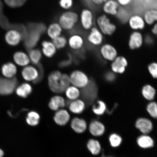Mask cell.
I'll list each match as a JSON object with an SVG mask.
<instances>
[{
  "mask_svg": "<svg viewBox=\"0 0 157 157\" xmlns=\"http://www.w3.org/2000/svg\"><path fill=\"white\" fill-rule=\"evenodd\" d=\"M144 42H146V44L148 45H151L153 44L154 42L153 39L150 36H147L146 38H144Z\"/></svg>",
  "mask_w": 157,
  "mask_h": 157,
  "instance_id": "7dc6e473",
  "label": "cell"
},
{
  "mask_svg": "<svg viewBox=\"0 0 157 157\" xmlns=\"http://www.w3.org/2000/svg\"><path fill=\"white\" fill-rule=\"evenodd\" d=\"M79 19V16L75 12L68 10L59 16L58 22L63 29L69 31L75 28Z\"/></svg>",
  "mask_w": 157,
  "mask_h": 157,
  "instance_id": "277c9868",
  "label": "cell"
},
{
  "mask_svg": "<svg viewBox=\"0 0 157 157\" xmlns=\"http://www.w3.org/2000/svg\"><path fill=\"white\" fill-rule=\"evenodd\" d=\"M143 97L149 101H152L155 99L156 91L155 88L150 84H147L143 87L142 90Z\"/></svg>",
  "mask_w": 157,
  "mask_h": 157,
  "instance_id": "f546056e",
  "label": "cell"
},
{
  "mask_svg": "<svg viewBox=\"0 0 157 157\" xmlns=\"http://www.w3.org/2000/svg\"><path fill=\"white\" fill-rule=\"evenodd\" d=\"M52 42L57 50H61L65 48L67 44V39L63 35L52 40Z\"/></svg>",
  "mask_w": 157,
  "mask_h": 157,
  "instance_id": "8d00e7d4",
  "label": "cell"
},
{
  "mask_svg": "<svg viewBox=\"0 0 157 157\" xmlns=\"http://www.w3.org/2000/svg\"><path fill=\"white\" fill-rule=\"evenodd\" d=\"M105 78L108 82H113L116 78L115 74L112 71L108 72L105 75Z\"/></svg>",
  "mask_w": 157,
  "mask_h": 157,
  "instance_id": "f6af8a7d",
  "label": "cell"
},
{
  "mask_svg": "<svg viewBox=\"0 0 157 157\" xmlns=\"http://www.w3.org/2000/svg\"><path fill=\"white\" fill-rule=\"evenodd\" d=\"M87 148L92 154L97 155L99 154L101 150V145L97 140L91 139L87 143Z\"/></svg>",
  "mask_w": 157,
  "mask_h": 157,
  "instance_id": "e575fe53",
  "label": "cell"
},
{
  "mask_svg": "<svg viewBox=\"0 0 157 157\" xmlns=\"http://www.w3.org/2000/svg\"><path fill=\"white\" fill-rule=\"evenodd\" d=\"M63 30L61 26L58 22L51 23L46 28L47 35L52 40L62 35Z\"/></svg>",
  "mask_w": 157,
  "mask_h": 157,
  "instance_id": "603a6c76",
  "label": "cell"
},
{
  "mask_svg": "<svg viewBox=\"0 0 157 157\" xmlns=\"http://www.w3.org/2000/svg\"><path fill=\"white\" fill-rule=\"evenodd\" d=\"M127 23L129 28L132 31H142L147 25L143 15L138 13H134L129 16Z\"/></svg>",
  "mask_w": 157,
  "mask_h": 157,
  "instance_id": "ba28073f",
  "label": "cell"
},
{
  "mask_svg": "<svg viewBox=\"0 0 157 157\" xmlns=\"http://www.w3.org/2000/svg\"><path fill=\"white\" fill-rule=\"evenodd\" d=\"M48 83L50 91L56 94L64 93L71 85L69 75L58 70L54 71L49 74Z\"/></svg>",
  "mask_w": 157,
  "mask_h": 157,
  "instance_id": "6da1fadb",
  "label": "cell"
},
{
  "mask_svg": "<svg viewBox=\"0 0 157 157\" xmlns=\"http://www.w3.org/2000/svg\"><path fill=\"white\" fill-rule=\"evenodd\" d=\"M81 90L82 99L86 103L93 102L95 99L97 94V87L95 83L91 80L87 87Z\"/></svg>",
  "mask_w": 157,
  "mask_h": 157,
  "instance_id": "5bb4252c",
  "label": "cell"
},
{
  "mask_svg": "<svg viewBox=\"0 0 157 157\" xmlns=\"http://www.w3.org/2000/svg\"><path fill=\"white\" fill-rule=\"evenodd\" d=\"M67 44L72 50L78 52L83 49L84 45V39L82 35L74 34L68 38Z\"/></svg>",
  "mask_w": 157,
  "mask_h": 157,
  "instance_id": "e0dca14e",
  "label": "cell"
},
{
  "mask_svg": "<svg viewBox=\"0 0 157 157\" xmlns=\"http://www.w3.org/2000/svg\"><path fill=\"white\" fill-rule=\"evenodd\" d=\"M99 53L104 59L112 62L117 56V49L109 43L103 44L100 47Z\"/></svg>",
  "mask_w": 157,
  "mask_h": 157,
  "instance_id": "7c38bea8",
  "label": "cell"
},
{
  "mask_svg": "<svg viewBox=\"0 0 157 157\" xmlns=\"http://www.w3.org/2000/svg\"><path fill=\"white\" fill-rule=\"evenodd\" d=\"M26 34V32L18 29H10L5 35L6 42L11 46H16L24 39Z\"/></svg>",
  "mask_w": 157,
  "mask_h": 157,
  "instance_id": "9c48e42d",
  "label": "cell"
},
{
  "mask_svg": "<svg viewBox=\"0 0 157 157\" xmlns=\"http://www.w3.org/2000/svg\"><path fill=\"white\" fill-rule=\"evenodd\" d=\"M29 56L30 62L35 66H38L42 59L43 54L41 50L33 48L29 50Z\"/></svg>",
  "mask_w": 157,
  "mask_h": 157,
  "instance_id": "1f68e13d",
  "label": "cell"
},
{
  "mask_svg": "<svg viewBox=\"0 0 157 157\" xmlns=\"http://www.w3.org/2000/svg\"><path fill=\"white\" fill-rule=\"evenodd\" d=\"M146 24L151 26L157 22V10L151 9L147 10L143 15Z\"/></svg>",
  "mask_w": 157,
  "mask_h": 157,
  "instance_id": "4316f807",
  "label": "cell"
},
{
  "mask_svg": "<svg viewBox=\"0 0 157 157\" xmlns=\"http://www.w3.org/2000/svg\"><path fill=\"white\" fill-rule=\"evenodd\" d=\"M79 20L80 25L84 30L89 31L94 26L95 17L93 11L89 9H84L80 13Z\"/></svg>",
  "mask_w": 157,
  "mask_h": 157,
  "instance_id": "8992f818",
  "label": "cell"
},
{
  "mask_svg": "<svg viewBox=\"0 0 157 157\" xmlns=\"http://www.w3.org/2000/svg\"><path fill=\"white\" fill-rule=\"evenodd\" d=\"M4 155V152L2 150L0 149V157H3Z\"/></svg>",
  "mask_w": 157,
  "mask_h": 157,
  "instance_id": "c3c4849f",
  "label": "cell"
},
{
  "mask_svg": "<svg viewBox=\"0 0 157 157\" xmlns=\"http://www.w3.org/2000/svg\"><path fill=\"white\" fill-rule=\"evenodd\" d=\"M120 7L126 8L132 3V0H116Z\"/></svg>",
  "mask_w": 157,
  "mask_h": 157,
  "instance_id": "ee69618b",
  "label": "cell"
},
{
  "mask_svg": "<svg viewBox=\"0 0 157 157\" xmlns=\"http://www.w3.org/2000/svg\"><path fill=\"white\" fill-rule=\"evenodd\" d=\"M122 139L121 136L116 133L111 134L109 137V143L113 147H119L122 142Z\"/></svg>",
  "mask_w": 157,
  "mask_h": 157,
  "instance_id": "f35d334b",
  "label": "cell"
},
{
  "mask_svg": "<svg viewBox=\"0 0 157 157\" xmlns=\"http://www.w3.org/2000/svg\"><path fill=\"white\" fill-rule=\"evenodd\" d=\"M5 2L9 6L12 8H17L22 6L27 0H4Z\"/></svg>",
  "mask_w": 157,
  "mask_h": 157,
  "instance_id": "ab89813d",
  "label": "cell"
},
{
  "mask_svg": "<svg viewBox=\"0 0 157 157\" xmlns=\"http://www.w3.org/2000/svg\"><path fill=\"white\" fill-rule=\"evenodd\" d=\"M104 35L96 26L89 31L87 36L88 43L93 47L101 46L103 44Z\"/></svg>",
  "mask_w": 157,
  "mask_h": 157,
  "instance_id": "52a82bcc",
  "label": "cell"
},
{
  "mask_svg": "<svg viewBox=\"0 0 157 157\" xmlns=\"http://www.w3.org/2000/svg\"><path fill=\"white\" fill-rule=\"evenodd\" d=\"M135 126L143 134L146 135L150 133L153 128L152 123L150 120L141 117L137 119Z\"/></svg>",
  "mask_w": 157,
  "mask_h": 157,
  "instance_id": "7402d4cb",
  "label": "cell"
},
{
  "mask_svg": "<svg viewBox=\"0 0 157 157\" xmlns=\"http://www.w3.org/2000/svg\"><path fill=\"white\" fill-rule=\"evenodd\" d=\"M148 70L153 78L157 79V63L152 62L148 66Z\"/></svg>",
  "mask_w": 157,
  "mask_h": 157,
  "instance_id": "b9f144b4",
  "label": "cell"
},
{
  "mask_svg": "<svg viewBox=\"0 0 157 157\" xmlns=\"http://www.w3.org/2000/svg\"><path fill=\"white\" fill-rule=\"evenodd\" d=\"M13 59L17 65L24 67L29 65L30 62L29 55L23 52H19L15 53L13 56Z\"/></svg>",
  "mask_w": 157,
  "mask_h": 157,
  "instance_id": "83f0119b",
  "label": "cell"
},
{
  "mask_svg": "<svg viewBox=\"0 0 157 157\" xmlns=\"http://www.w3.org/2000/svg\"><path fill=\"white\" fill-rule=\"evenodd\" d=\"M41 52L42 54L46 58H52L56 54L57 50L53 43L51 41L48 40L43 41L42 44Z\"/></svg>",
  "mask_w": 157,
  "mask_h": 157,
  "instance_id": "44dd1931",
  "label": "cell"
},
{
  "mask_svg": "<svg viewBox=\"0 0 157 157\" xmlns=\"http://www.w3.org/2000/svg\"><path fill=\"white\" fill-rule=\"evenodd\" d=\"M1 3H0V8L1 7Z\"/></svg>",
  "mask_w": 157,
  "mask_h": 157,
  "instance_id": "f907efd6",
  "label": "cell"
},
{
  "mask_svg": "<svg viewBox=\"0 0 157 157\" xmlns=\"http://www.w3.org/2000/svg\"><path fill=\"white\" fill-rule=\"evenodd\" d=\"M17 84L16 78H4L0 77V94L9 95L14 91Z\"/></svg>",
  "mask_w": 157,
  "mask_h": 157,
  "instance_id": "30bf717a",
  "label": "cell"
},
{
  "mask_svg": "<svg viewBox=\"0 0 157 157\" xmlns=\"http://www.w3.org/2000/svg\"><path fill=\"white\" fill-rule=\"evenodd\" d=\"M89 130L90 133L95 136H100L102 135L105 131V127L100 121H94L90 123Z\"/></svg>",
  "mask_w": 157,
  "mask_h": 157,
  "instance_id": "d4e9b609",
  "label": "cell"
},
{
  "mask_svg": "<svg viewBox=\"0 0 157 157\" xmlns=\"http://www.w3.org/2000/svg\"><path fill=\"white\" fill-rule=\"evenodd\" d=\"M101 157H111V156H105L103 155Z\"/></svg>",
  "mask_w": 157,
  "mask_h": 157,
  "instance_id": "681fc988",
  "label": "cell"
},
{
  "mask_svg": "<svg viewBox=\"0 0 157 157\" xmlns=\"http://www.w3.org/2000/svg\"><path fill=\"white\" fill-rule=\"evenodd\" d=\"M69 75L71 84L80 90L87 87L91 81L87 75L80 70H74Z\"/></svg>",
  "mask_w": 157,
  "mask_h": 157,
  "instance_id": "5b68a950",
  "label": "cell"
},
{
  "mask_svg": "<svg viewBox=\"0 0 157 157\" xmlns=\"http://www.w3.org/2000/svg\"><path fill=\"white\" fill-rule=\"evenodd\" d=\"M21 75L25 81L35 83L40 79L41 72L36 67L28 65L23 68L21 71Z\"/></svg>",
  "mask_w": 157,
  "mask_h": 157,
  "instance_id": "8fae6325",
  "label": "cell"
},
{
  "mask_svg": "<svg viewBox=\"0 0 157 157\" xmlns=\"http://www.w3.org/2000/svg\"><path fill=\"white\" fill-rule=\"evenodd\" d=\"M144 42V37L141 31H132L129 35L128 46L131 50L140 48Z\"/></svg>",
  "mask_w": 157,
  "mask_h": 157,
  "instance_id": "4fadbf2b",
  "label": "cell"
},
{
  "mask_svg": "<svg viewBox=\"0 0 157 157\" xmlns=\"http://www.w3.org/2000/svg\"><path fill=\"white\" fill-rule=\"evenodd\" d=\"M107 110V105L104 101L98 100L92 107V111L96 115L101 116L105 113Z\"/></svg>",
  "mask_w": 157,
  "mask_h": 157,
  "instance_id": "d590c367",
  "label": "cell"
},
{
  "mask_svg": "<svg viewBox=\"0 0 157 157\" xmlns=\"http://www.w3.org/2000/svg\"><path fill=\"white\" fill-rule=\"evenodd\" d=\"M128 64L127 60L124 57L117 56L112 63V71L115 74H122L124 73Z\"/></svg>",
  "mask_w": 157,
  "mask_h": 157,
  "instance_id": "2e32d148",
  "label": "cell"
},
{
  "mask_svg": "<svg viewBox=\"0 0 157 157\" xmlns=\"http://www.w3.org/2000/svg\"><path fill=\"white\" fill-rule=\"evenodd\" d=\"M71 127L73 131L78 133H82L87 128V124L83 119L75 117L72 120Z\"/></svg>",
  "mask_w": 157,
  "mask_h": 157,
  "instance_id": "cb8c5ba5",
  "label": "cell"
},
{
  "mask_svg": "<svg viewBox=\"0 0 157 157\" xmlns=\"http://www.w3.org/2000/svg\"><path fill=\"white\" fill-rule=\"evenodd\" d=\"M40 116L36 111H32L27 114L26 121L27 124L31 126L38 125L40 122Z\"/></svg>",
  "mask_w": 157,
  "mask_h": 157,
  "instance_id": "836d02e7",
  "label": "cell"
},
{
  "mask_svg": "<svg viewBox=\"0 0 157 157\" xmlns=\"http://www.w3.org/2000/svg\"><path fill=\"white\" fill-rule=\"evenodd\" d=\"M67 105L66 99L60 94H56L50 98L48 106L52 111H56L63 109Z\"/></svg>",
  "mask_w": 157,
  "mask_h": 157,
  "instance_id": "ac0fdd59",
  "label": "cell"
},
{
  "mask_svg": "<svg viewBox=\"0 0 157 157\" xmlns=\"http://www.w3.org/2000/svg\"><path fill=\"white\" fill-rule=\"evenodd\" d=\"M138 146L143 148H151L154 145V142L151 137L146 135L139 136L137 139Z\"/></svg>",
  "mask_w": 157,
  "mask_h": 157,
  "instance_id": "d6a6232c",
  "label": "cell"
},
{
  "mask_svg": "<svg viewBox=\"0 0 157 157\" xmlns=\"http://www.w3.org/2000/svg\"><path fill=\"white\" fill-rule=\"evenodd\" d=\"M24 38L25 46L29 50L34 48L41 35L46 31V26L42 23L31 24L27 29Z\"/></svg>",
  "mask_w": 157,
  "mask_h": 157,
  "instance_id": "7a4b0ae2",
  "label": "cell"
},
{
  "mask_svg": "<svg viewBox=\"0 0 157 157\" xmlns=\"http://www.w3.org/2000/svg\"><path fill=\"white\" fill-rule=\"evenodd\" d=\"M33 91V87L29 83H25L21 84L16 89V93L19 97L26 98Z\"/></svg>",
  "mask_w": 157,
  "mask_h": 157,
  "instance_id": "f1b7e54d",
  "label": "cell"
},
{
  "mask_svg": "<svg viewBox=\"0 0 157 157\" xmlns=\"http://www.w3.org/2000/svg\"><path fill=\"white\" fill-rule=\"evenodd\" d=\"M104 14L110 17H116L120 9L116 0H107L101 6Z\"/></svg>",
  "mask_w": 157,
  "mask_h": 157,
  "instance_id": "9a60e30c",
  "label": "cell"
},
{
  "mask_svg": "<svg viewBox=\"0 0 157 157\" xmlns=\"http://www.w3.org/2000/svg\"><path fill=\"white\" fill-rule=\"evenodd\" d=\"M81 90L73 85H71L64 92L66 97L69 101H71L79 99L81 96Z\"/></svg>",
  "mask_w": 157,
  "mask_h": 157,
  "instance_id": "484cf974",
  "label": "cell"
},
{
  "mask_svg": "<svg viewBox=\"0 0 157 157\" xmlns=\"http://www.w3.org/2000/svg\"><path fill=\"white\" fill-rule=\"evenodd\" d=\"M59 5L62 9L69 10L74 5L73 0H59Z\"/></svg>",
  "mask_w": 157,
  "mask_h": 157,
  "instance_id": "60d3db41",
  "label": "cell"
},
{
  "mask_svg": "<svg viewBox=\"0 0 157 157\" xmlns=\"http://www.w3.org/2000/svg\"><path fill=\"white\" fill-rule=\"evenodd\" d=\"M147 112L154 118H157V103L154 101H151L146 107Z\"/></svg>",
  "mask_w": 157,
  "mask_h": 157,
  "instance_id": "74e56055",
  "label": "cell"
},
{
  "mask_svg": "<svg viewBox=\"0 0 157 157\" xmlns=\"http://www.w3.org/2000/svg\"><path fill=\"white\" fill-rule=\"evenodd\" d=\"M70 119L69 113L64 108L56 111L54 116V122L60 126H64L67 124Z\"/></svg>",
  "mask_w": 157,
  "mask_h": 157,
  "instance_id": "ffe728a7",
  "label": "cell"
},
{
  "mask_svg": "<svg viewBox=\"0 0 157 157\" xmlns=\"http://www.w3.org/2000/svg\"><path fill=\"white\" fill-rule=\"evenodd\" d=\"M151 33L154 36H157V22L151 26Z\"/></svg>",
  "mask_w": 157,
  "mask_h": 157,
  "instance_id": "bcb514c9",
  "label": "cell"
},
{
  "mask_svg": "<svg viewBox=\"0 0 157 157\" xmlns=\"http://www.w3.org/2000/svg\"><path fill=\"white\" fill-rule=\"evenodd\" d=\"M84 2L88 5H93L96 7L101 6L107 0H83Z\"/></svg>",
  "mask_w": 157,
  "mask_h": 157,
  "instance_id": "7bdbcfd3",
  "label": "cell"
},
{
  "mask_svg": "<svg viewBox=\"0 0 157 157\" xmlns=\"http://www.w3.org/2000/svg\"><path fill=\"white\" fill-rule=\"evenodd\" d=\"M2 72L3 75L7 78H12L16 74L17 68L14 64L9 63L3 65L2 68Z\"/></svg>",
  "mask_w": 157,
  "mask_h": 157,
  "instance_id": "4dcf8cb0",
  "label": "cell"
},
{
  "mask_svg": "<svg viewBox=\"0 0 157 157\" xmlns=\"http://www.w3.org/2000/svg\"><path fill=\"white\" fill-rule=\"evenodd\" d=\"M96 26L104 36H111L117 30V25L112 21L110 17L105 14L98 16L95 21Z\"/></svg>",
  "mask_w": 157,
  "mask_h": 157,
  "instance_id": "3957f363",
  "label": "cell"
},
{
  "mask_svg": "<svg viewBox=\"0 0 157 157\" xmlns=\"http://www.w3.org/2000/svg\"><path fill=\"white\" fill-rule=\"evenodd\" d=\"M67 105L71 112L75 114L79 115L85 110L86 103L83 99L79 98L73 101H69Z\"/></svg>",
  "mask_w": 157,
  "mask_h": 157,
  "instance_id": "d6986e66",
  "label": "cell"
}]
</instances>
